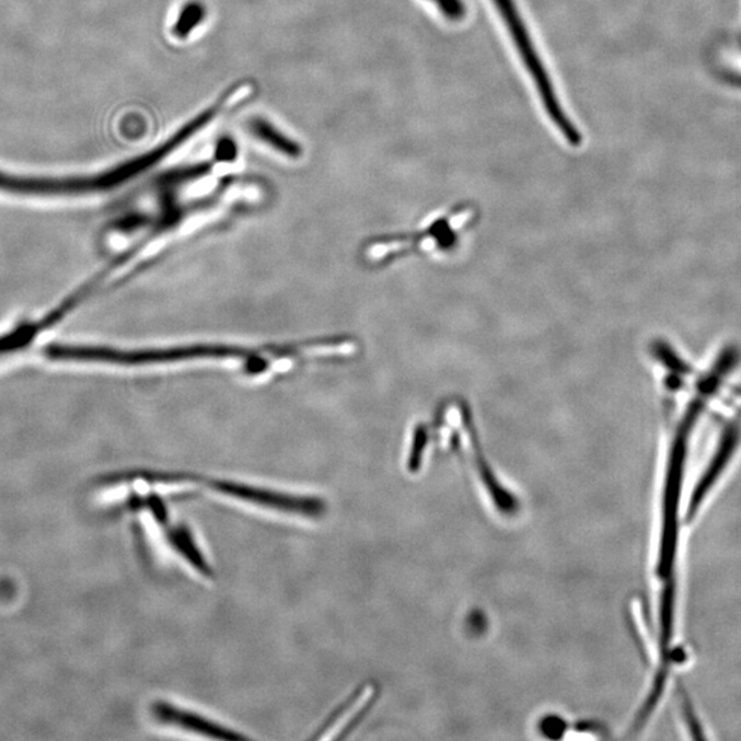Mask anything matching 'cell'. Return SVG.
<instances>
[{"instance_id":"cell-9","label":"cell","mask_w":741,"mask_h":741,"mask_svg":"<svg viewBox=\"0 0 741 741\" xmlns=\"http://www.w3.org/2000/svg\"><path fill=\"white\" fill-rule=\"evenodd\" d=\"M430 2L449 23H462L467 18V7L464 0H430Z\"/></svg>"},{"instance_id":"cell-2","label":"cell","mask_w":741,"mask_h":741,"mask_svg":"<svg viewBox=\"0 0 741 741\" xmlns=\"http://www.w3.org/2000/svg\"><path fill=\"white\" fill-rule=\"evenodd\" d=\"M491 2L495 4L497 13L500 14L502 23L506 24L513 46H516L519 57L522 59L523 67L528 70L535 91L539 92L546 116L566 142L578 148L582 143V135L567 115L558 94H556L554 81H552L548 69H546L543 58H541L537 47L534 45L533 36L530 35L529 28L524 24L516 0H491Z\"/></svg>"},{"instance_id":"cell-6","label":"cell","mask_w":741,"mask_h":741,"mask_svg":"<svg viewBox=\"0 0 741 741\" xmlns=\"http://www.w3.org/2000/svg\"><path fill=\"white\" fill-rule=\"evenodd\" d=\"M170 544L176 554L198 575L204 578L213 577L212 567H210L207 556H205L190 528L184 526V524L173 528L170 532Z\"/></svg>"},{"instance_id":"cell-1","label":"cell","mask_w":741,"mask_h":741,"mask_svg":"<svg viewBox=\"0 0 741 741\" xmlns=\"http://www.w3.org/2000/svg\"><path fill=\"white\" fill-rule=\"evenodd\" d=\"M315 338L265 346L184 345L165 349L118 350L56 346L54 357L65 361L106 362L113 366H220L251 378L283 374L302 362L316 361Z\"/></svg>"},{"instance_id":"cell-3","label":"cell","mask_w":741,"mask_h":741,"mask_svg":"<svg viewBox=\"0 0 741 741\" xmlns=\"http://www.w3.org/2000/svg\"><path fill=\"white\" fill-rule=\"evenodd\" d=\"M204 484L213 494L223 496L225 499L279 513V516L321 519L327 513V502L317 496L289 494V491L227 479H207Z\"/></svg>"},{"instance_id":"cell-8","label":"cell","mask_w":741,"mask_h":741,"mask_svg":"<svg viewBox=\"0 0 741 741\" xmlns=\"http://www.w3.org/2000/svg\"><path fill=\"white\" fill-rule=\"evenodd\" d=\"M205 19V8L201 3L192 2L186 4L178 15L177 23L173 26V34L177 37H186L190 35L196 26L202 23Z\"/></svg>"},{"instance_id":"cell-5","label":"cell","mask_w":741,"mask_h":741,"mask_svg":"<svg viewBox=\"0 0 741 741\" xmlns=\"http://www.w3.org/2000/svg\"><path fill=\"white\" fill-rule=\"evenodd\" d=\"M372 696H375V691L372 686H364V688L357 691L323 725L321 739L343 738L345 730L354 728L360 721L359 718L371 705Z\"/></svg>"},{"instance_id":"cell-4","label":"cell","mask_w":741,"mask_h":741,"mask_svg":"<svg viewBox=\"0 0 741 741\" xmlns=\"http://www.w3.org/2000/svg\"><path fill=\"white\" fill-rule=\"evenodd\" d=\"M153 713L162 723L186 730V732L201 734L205 738L221 740L246 739L245 736L235 732L234 729L215 722L212 719L202 716V714L172 705L170 702H157L153 706Z\"/></svg>"},{"instance_id":"cell-7","label":"cell","mask_w":741,"mask_h":741,"mask_svg":"<svg viewBox=\"0 0 741 741\" xmlns=\"http://www.w3.org/2000/svg\"><path fill=\"white\" fill-rule=\"evenodd\" d=\"M248 129L257 137L259 140H263L264 143H267L279 153L291 157V159H297L301 155V148L299 143H296L294 140H291L289 137H286L283 132H280L278 128L274 127L273 124L263 118H254V120L248 124Z\"/></svg>"}]
</instances>
